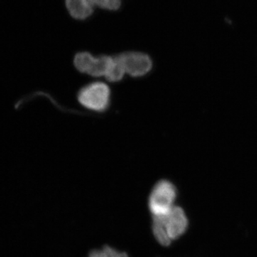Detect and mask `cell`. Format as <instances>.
Returning a JSON list of instances; mask_svg holds the SVG:
<instances>
[{"label":"cell","instance_id":"cell-8","mask_svg":"<svg viewBox=\"0 0 257 257\" xmlns=\"http://www.w3.org/2000/svg\"><path fill=\"white\" fill-rule=\"evenodd\" d=\"M94 57L89 52H79L75 55L74 59V64L75 68L81 73H89Z\"/></svg>","mask_w":257,"mask_h":257},{"label":"cell","instance_id":"cell-9","mask_svg":"<svg viewBox=\"0 0 257 257\" xmlns=\"http://www.w3.org/2000/svg\"><path fill=\"white\" fill-rule=\"evenodd\" d=\"M88 257H128V256L126 253L120 252L110 246H106L101 248V249L91 251Z\"/></svg>","mask_w":257,"mask_h":257},{"label":"cell","instance_id":"cell-10","mask_svg":"<svg viewBox=\"0 0 257 257\" xmlns=\"http://www.w3.org/2000/svg\"><path fill=\"white\" fill-rule=\"evenodd\" d=\"M96 7L101 9L114 11L121 6V0H94Z\"/></svg>","mask_w":257,"mask_h":257},{"label":"cell","instance_id":"cell-2","mask_svg":"<svg viewBox=\"0 0 257 257\" xmlns=\"http://www.w3.org/2000/svg\"><path fill=\"white\" fill-rule=\"evenodd\" d=\"M77 99L84 107L96 112H103L110 104V89L103 82L89 83L81 88Z\"/></svg>","mask_w":257,"mask_h":257},{"label":"cell","instance_id":"cell-5","mask_svg":"<svg viewBox=\"0 0 257 257\" xmlns=\"http://www.w3.org/2000/svg\"><path fill=\"white\" fill-rule=\"evenodd\" d=\"M69 15L78 20H84L90 17L95 8L94 0H65Z\"/></svg>","mask_w":257,"mask_h":257},{"label":"cell","instance_id":"cell-4","mask_svg":"<svg viewBox=\"0 0 257 257\" xmlns=\"http://www.w3.org/2000/svg\"><path fill=\"white\" fill-rule=\"evenodd\" d=\"M124 66L126 73L139 78L150 73L153 67L151 57L140 52H126L118 55Z\"/></svg>","mask_w":257,"mask_h":257},{"label":"cell","instance_id":"cell-1","mask_svg":"<svg viewBox=\"0 0 257 257\" xmlns=\"http://www.w3.org/2000/svg\"><path fill=\"white\" fill-rule=\"evenodd\" d=\"M187 225L188 220L183 209L174 206L166 214L153 216L152 231L157 241L167 246L185 232Z\"/></svg>","mask_w":257,"mask_h":257},{"label":"cell","instance_id":"cell-6","mask_svg":"<svg viewBox=\"0 0 257 257\" xmlns=\"http://www.w3.org/2000/svg\"><path fill=\"white\" fill-rule=\"evenodd\" d=\"M112 60L113 57L111 56L101 55L99 57H94L92 67L88 74L94 77H101V76L105 77Z\"/></svg>","mask_w":257,"mask_h":257},{"label":"cell","instance_id":"cell-3","mask_svg":"<svg viewBox=\"0 0 257 257\" xmlns=\"http://www.w3.org/2000/svg\"><path fill=\"white\" fill-rule=\"evenodd\" d=\"M177 189L170 181L161 180L155 184L149 197V209L153 216L165 214L174 207Z\"/></svg>","mask_w":257,"mask_h":257},{"label":"cell","instance_id":"cell-7","mask_svg":"<svg viewBox=\"0 0 257 257\" xmlns=\"http://www.w3.org/2000/svg\"><path fill=\"white\" fill-rule=\"evenodd\" d=\"M126 71L118 55L113 57L109 70L105 75L106 79L110 82H118L122 80Z\"/></svg>","mask_w":257,"mask_h":257}]
</instances>
